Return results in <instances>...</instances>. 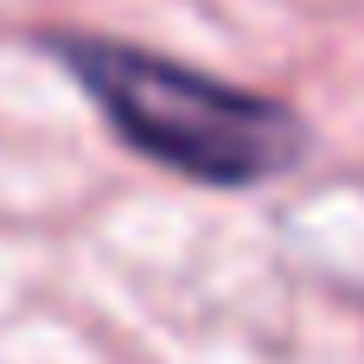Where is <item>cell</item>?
<instances>
[{
	"label": "cell",
	"instance_id": "1",
	"mask_svg": "<svg viewBox=\"0 0 364 364\" xmlns=\"http://www.w3.org/2000/svg\"><path fill=\"white\" fill-rule=\"evenodd\" d=\"M51 51L70 64L109 128L166 173H186L198 186H262L307 154L301 115L275 96L122 38H51Z\"/></svg>",
	"mask_w": 364,
	"mask_h": 364
}]
</instances>
